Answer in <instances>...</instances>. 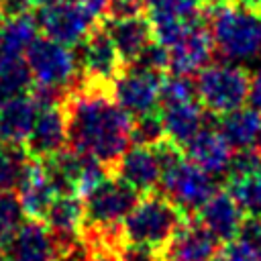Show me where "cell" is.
<instances>
[{
  "mask_svg": "<svg viewBox=\"0 0 261 261\" xmlns=\"http://www.w3.org/2000/svg\"><path fill=\"white\" fill-rule=\"evenodd\" d=\"M22 208L18 204V198H14L10 192L0 194V249L10 239V234L18 228L22 218Z\"/></svg>",
  "mask_w": 261,
  "mask_h": 261,
  "instance_id": "31",
  "label": "cell"
},
{
  "mask_svg": "<svg viewBox=\"0 0 261 261\" xmlns=\"http://www.w3.org/2000/svg\"><path fill=\"white\" fill-rule=\"evenodd\" d=\"M67 145V118L63 104L39 108L35 126L27 139V151L35 159L57 155Z\"/></svg>",
  "mask_w": 261,
  "mask_h": 261,
  "instance_id": "16",
  "label": "cell"
},
{
  "mask_svg": "<svg viewBox=\"0 0 261 261\" xmlns=\"http://www.w3.org/2000/svg\"><path fill=\"white\" fill-rule=\"evenodd\" d=\"M145 16L153 27L155 41L165 49L188 29L208 18L202 0H147Z\"/></svg>",
  "mask_w": 261,
  "mask_h": 261,
  "instance_id": "10",
  "label": "cell"
},
{
  "mask_svg": "<svg viewBox=\"0 0 261 261\" xmlns=\"http://www.w3.org/2000/svg\"><path fill=\"white\" fill-rule=\"evenodd\" d=\"M37 114H39V106L33 100V96L20 94L0 102V143H12V145L27 143L35 126Z\"/></svg>",
  "mask_w": 261,
  "mask_h": 261,
  "instance_id": "22",
  "label": "cell"
},
{
  "mask_svg": "<svg viewBox=\"0 0 261 261\" xmlns=\"http://www.w3.org/2000/svg\"><path fill=\"white\" fill-rule=\"evenodd\" d=\"M139 202V192L118 177H108L84 198L86 226L90 230L116 234L122 232V222Z\"/></svg>",
  "mask_w": 261,
  "mask_h": 261,
  "instance_id": "7",
  "label": "cell"
},
{
  "mask_svg": "<svg viewBox=\"0 0 261 261\" xmlns=\"http://www.w3.org/2000/svg\"><path fill=\"white\" fill-rule=\"evenodd\" d=\"M163 73L139 63L124 65L110 84V94L116 104L133 118L159 110Z\"/></svg>",
  "mask_w": 261,
  "mask_h": 261,
  "instance_id": "8",
  "label": "cell"
},
{
  "mask_svg": "<svg viewBox=\"0 0 261 261\" xmlns=\"http://www.w3.org/2000/svg\"><path fill=\"white\" fill-rule=\"evenodd\" d=\"M188 100H196L194 77L177 75V73L163 75V80H161V94H159V106L188 102Z\"/></svg>",
  "mask_w": 261,
  "mask_h": 261,
  "instance_id": "29",
  "label": "cell"
},
{
  "mask_svg": "<svg viewBox=\"0 0 261 261\" xmlns=\"http://www.w3.org/2000/svg\"><path fill=\"white\" fill-rule=\"evenodd\" d=\"M67 143L104 163L110 173L133 143V116L110 94V86L82 80L63 102Z\"/></svg>",
  "mask_w": 261,
  "mask_h": 261,
  "instance_id": "1",
  "label": "cell"
},
{
  "mask_svg": "<svg viewBox=\"0 0 261 261\" xmlns=\"http://www.w3.org/2000/svg\"><path fill=\"white\" fill-rule=\"evenodd\" d=\"M86 8H90L96 16H102V14H106L108 12V4H110V0H80Z\"/></svg>",
  "mask_w": 261,
  "mask_h": 261,
  "instance_id": "39",
  "label": "cell"
},
{
  "mask_svg": "<svg viewBox=\"0 0 261 261\" xmlns=\"http://www.w3.org/2000/svg\"><path fill=\"white\" fill-rule=\"evenodd\" d=\"M212 53L214 41L208 24H194L167 47V71L194 77L202 67L210 63Z\"/></svg>",
  "mask_w": 261,
  "mask_h": 261,
  "instance_id": "12",
  "label": "cell"
},
{
  "mask_svg": "<svg viewBox=\"0 0 261 261\" xmlns=\"http://www.w3.org/2000/svg\"><path fill=\"white\" fill-rule=\"evenodd\" d=\"M216 261H259V257L247 243L234 239L230 243H224V247H220Z\"/></svg>",
  "mask_w": 261,
  "mask_h": 261,
  "instance_id": "33",
  "label": "cell"
},
{
  "mask_svg": "<svg viewBox=\"0 0 261 261\" xmlns=\"http://www.w3.org/2000/svg\"><path fill=\"white\" fill-rule=\"evenodd\" d=\"M243 243H247L259 257L261 261V218H255V216H245L243 220V226H241V232L239 237Z\"/></svg>",
  "mask_w": 261,
  "mask_h": 261,
  "instance_id": "34",
  "label": "cell"
},
{
  "mask_svg": "<svg viewBox=\"0 0 261 261\" xmlns=\"http://www.w3.org/2000/svg\"><path fill=\"white\" fill-rule=\"evenodd\" d=\"M196 220L218 243H230L241 232L245 212L226 190H216L196 212Z\"/></svg>",
  "mask_w": 261,
  "mask_h": 261,
  "instance_id": "15",
  "label": "cell"
},
{
  "mask_svg": "<svg viewBox=\"0 0 261 261\" xmlns=\"http://www.w3.org/2000/svg\"><path fill=\"white\" fill-rule=\"evenodd\" d=\"M2 251L8 261H57L59 243L45 222L29 218L18 224Z\"/></svg>",
  "mask_w": 261,
  "mask_h": 261,
  "instance_id": "13",
  "label": "cell"
},
{
  "mask_svg": "<svg viewBox=\"0 0 261 261\" xmlns=\"http://www.w3.org/2000/svg\"><path fill=\"white\" fill-rule=\"evenodd\" d=\"M194 84L198 102L208 112L222 116L230 110L241 108L247 102L251 75L243 65L222 61L202 67L196 73Z\"/></svg>",
  "mask_w": 261,
  "mask_h": 261,
  "instance_id": "4",
  "label": "cell"
},
{
  "mask_svg": "<svg viewBox=\"0 0 261 261\" xmlns=\"http://www.w3.org/2000/svg\"><path fill=\"white\" fill-rule=\"evenodd\" d=\"M184 153L192 163H196L214 177V175H226L232 157V147L226 143V139L218 128L202 126L194 135V139L184 147Z\"/></svg>",
  "mask_w": 261,
  "mask_h": 261,
  "instance_id": "19",
  "label": "cell"
},
{
  "mask_svg": "<svg viewBox=\"0 0 261 261\" xmlns=\"http://www.w3.org/2000/svg\"><path fill=\"white\" fill-rule=\"evenodd\" d=\"M57 190L53 188L43 163L39 159H33V165L24 177V181L20 184L18 188V204L22 208V212L29 216V218H35V220H43L47 208L51 206V202L55 200Z\"/></svg>",
  "mask_w": 261,
  "mask_h": 261,
  "instance_id": "23",
  "label": "cell"
},
{
  "mask_svg": "<svg viewBox=\"0 0 261 261\" xmlns=\"http://www.w3.org/2000/svg\"><path fill=\"white\" fill-rule=\"evenodd\" d=\"M31 71L24 59L0 57V102L20 96L31 86Z\"/></svg>",
  "mask_w": 261,
  "mask_h": 261,
  "instance_id": "27",
  "label": "cell"
},
{
  "mask_svg": "<svg viewBox=\"0 0 261 261\" xmlns=\"http://www.w3.org/2000/svg\"><path fill=\"white\" fill-rule=\"evenodd\" d=\"M224 190L237 200L245 216L261 218V175L226 179Z\"/></svg>",
  "mask_w": 261,
  "mask_h": 261,
  "instance_id": "28",
  "label": "cell"
},
{
  "mask_svg": "<svg viewBox=\"0 0 261 261\" xmlns=\"http://www.w3.org/2000/svg\"><path fill=\"white\" fill-rule=\"evenodd\" d=\"M4 18H6V14H4V8H2V4H0V24H2Z\"/></svg>",
  "mask_w": 261,
  "mask_h": 261,
  "instance_id": "44",
  "label": "cell"
},
{
  "mask_svg": "<svg viewBox=\"0 0 261 261\" xmlns=\"http://www.w3.org/2000/svg\"><path fill=\"white\" fill-rule=\"evenodd\" d=\"M251 175H261V155L253 147L239 149L230 157L226 179H239V177H251Z\"/></svg>",
  "mask_w": 261,
  "mask_h": 261,
  "instance_id": "32",
  "label": "cell"
},
{
  "mask_svg": "<svg viewBox=\"0 0 261 261\" xmlns=\"http://www.w3.org/2000/svg\"><path fill=\"white\" fill-rule=\"evenodd\" d=\"M96 14L80 0H61L49 6H41L37 20L45 37L63 43L67 47L80 45L98 24Z\"/></svg>",
  "mask_w": 261,
  "mask_h": 261,
  "instance_id": "9",
  "label": "cell"
},
{
  "mask_svg": "<svg viewBox=\"0 0 261 261\" xmlns=\"http://www.w3.org/2000/svg\"><path fill=\"white\" fill-rule=\"evenodd\" d=\"M39 20L31 12L6 16L0 24V57L24 59L31 45L39 39Z\"/></svg>",
  "mask_w": 261,
  "mask_h": 261,
  "instance_id": "24",
  "label": "cell"
},
{
  "mask_svg": "<svg viewBox=\"0 0 261 261\" xmlns=\"http://www.w3.org/2000/svg\"><path fill=\"white\" fill-rule=\"evenodd\" d=\"M188 218L190 216H186L169 198L155 190L143 194V198H139L135 208L128 212L122 222V237L124 243L161 253Z\"/></svg>",
  "mask_w": 261,
  "mask_h": 261,
  "instance_id": "3",
  "label": "cell"
},
{
  "mask_svg": "<svg viewBox=\"0 0 261 261\" xmlns=\"http://www.w3.org/2000/svg\"><path fill=\"white\" fill-rule=\"evenodd\" d=\"M118 257L120 261H159L157 253H153L151 249L133 245V243H124L118 249Z\"/></svg>",
  "mask_w": 261,
  "mask_h": 261,
  "instance_id": "36",
  "label": "cell"
},
{
  "mask_svg": "<svg viewBox=\"0 0 261 261\" xmlns=\"http://www.w3.org/2000/svg\"><path fill=\"white\" fill-rule=\"evenodd\" d=\"M130 137H133L135 145H143V147H155L161 141H165V130H163L159 110L133 118V135Z\"/></svg>",
  "mask_w": 261,
  "mask_h": 261,
  "instance_id": "30",
  "label": "cell"
},
{
  "mask_svg": "<svg viewBox=\"0 0 261 261\" xmlns=\"http://www.w3.org/2000/svg\"><path fill=\"white\" fill-rule=\"evenodd\" d=\"M90 261H120V257H118L116 249H110V247H90Z\"/></svg>",
  "mask_w": 261,
  "mask_h": 261,
  "instance_id": "38",
  "label": "cell"
},
{
  "mask_svg": "<svg viewBox=\"0 0 261 261\" xmlns=\"http://www.w3.org/2000/svg\"><path fill=\"white\" fill-rule=\"evenodd\" d=\"M159 192L169 198L186 216H192L216 192V184L210 173L192 163L184 153L175 161L161 167Z\"/></svg>",
  "mask_w": 261,
  "mask_h": 261,
  "instance_id": "6",
  "label": "cell"
},
{
  "mask_svg": "<svg viewBox=\"0 0 261 261\" xmlns=\"http://www.w3.org/2000/svg\"><path fill=\"white\" fill-rule=\"evenodd\" d=\"M259 12H261V10H259Z\"/></svg>",
  "mask_w": 261,
  "mask_h": 261,
  "instance_id": "46",
  "label": "cell"
},
{
  "mask_svg": "<svg viewBox=\"0 0 261 261\" xmlns=\"http://www.w3.org/2000/svg\"><path fill=\"white\" fill-rule=\"evenodd\" d=\"M77 61L82 80L110 86L118 71L124 67L110 35L102 24H96L94 31L77 45Z\"/></svg>",
  "mask_w": 261,
  "mask_h": 261,
  "instance_id": "11",
  "label": "cell"
},
{
  "mask_svg": "<svg viewBox=\"0 0 261 261\" xmlns=\"http://www.w3.org/2000/svg\"><path fill=\"white\" fill-rule=\"evenodd\" d=\"M112 173L143 196L159 188L161 163L153 147L135 145V147H128V151L120 157Z\"/></svg>",
  "mask_w": 261,
  "mask_h": 261,
  "instance_id": "18",
  "label": "cell"
},
{
  "mask_svg": "<svg viewBox=\"0 0 261 261\" xmlns=\"http://www.w3.org/2000/svg\"><path fill=\"white\" fill-rule=\"evenodd\" d=\"M159 116L163 122L165 139L179 149H184L204 126V106L196 100L159 106Z\"/></svg>",
  "mask_w": 261,
  "mask_h": 261,
  "instance_id": "21",
  "label": "cell"
},
{
  "mask_svg": "<svg viewBox=\"0 0 261 261\" xmlns=\"http://www.w3.org/2000/svg\"><path fill=\"white\" fill-rule=\"evenodd\" d=\"M55 2H61V0H31V4L35 6H49V4H55Z\"/></svg>",
  "mask_w": 261,
  "mask_h": 261,
  "instance_id": "42",
  "label": "cell"
},
{
  "mask_svg": "<svg viewBox=\"0 0 261 261\" xmlns=\"http://www.w3.org/2000/svg\"><path fill=\"white\" fill-rule=\"evenodd\" d=\"M204 2V8L210 10V8H216V6H222V4H230L232 0H202Z\"/></svg>",
  "mask_w": 261,
  "mask_h": 261,
  "instance_id": "40",
  "label": "cell"
},
{
  "mask_svg": "<svg viewBox=\"0 0 261 261\" xmlns=\"http://www.w3.org/2000/svg\"><path fill=\"white\" fill-rule=\"evenodd\" d=\"M255 149H257V153L261 155V130H259V135H257V141H255Z\"/></svg>",
  "mask_w": 261,
  "mask_h": 261,
  "instance_id": "43",
  "label": "cell"
},
{
  "mask_svg": "<svg viewBox=\"0 0 261 261\" xmlns=\"http://www.w3.org/2000/svg\"><path fill=\"white\" fill-rule=\"evenodd\" d=\"M104 29L110 35L124 65L135 63L145 53V49L151 43H155L153 27H151L149 18L143 14L108 18V20H104Z\"/></svg>",
  "mask_w": 261,
  "mask_h": 261,
  "instance_id": "17",
  "label": "cell"
},
{
  "mask_svg": "<svg viewBox=\"0 0 261 261\" xmlns=\"http://www.w3.org/2000/svg\"><path fill=\"white\" fill-rule=\"evenodd\" d=\"M145 4H147V0H110L106 14H108V18L141 14L145 10Z\"/></svg>",
  "mask_w": 261,
  "mask_h": 261,
  "instance_id": "35",
  "label": "cell"
},
{
  "mask_svg": "<svg viewBox=\"0 0 261 261\" xmlns=\"http://www.w3.org/2000/svg\"><path fill=\"white\" fill-rule=\"evenodd\" d=\"M239 4L247 6V8H253V10H261V0H237Z\"/></svg>",
  "mask_w": 261,
  "mask_h": 261,
  "instance_id": "41",
  "label": "cell"
},
{
  "mask_svg": "<svg viewBox=\"0 0 261 261\" xmlns=\"http://www.w3.org/2000/svg\"><path fill=\"white\" fill-rule=\"evenodd\" d=\"M43 220L59 245L73 243L82 239L86 226L84 200H80L77 194H59L47 208Z\"/></svg>",
  "mask_w": 261,
  "mask_h": 261,
  "instance_id": "20",
  "label": "cell"
},
{
  "mask_svg": "<svg viewBox=\"0 0 261 261\" xmlns=\"http://www.w3.org/2000/svg\"><path fill=\"white\" fill-rule=\"evenodd\" d=\"M218 251L220 243L198 220L188 218L157 257L159 261H216Z\"/></svg>",
  "mask_w": 261,
  "mask_h": 261,
  "instance_id": "14",
  "label": "cell"
},
{
  "mask_svg": "<svg viewBox=\"0 0 261 261\" xmlns=\"http://www.w3.org/2000/svg\"><path fill=\"white\" fill-rule=\"evenodd\" d=\"M226 143L239 151V149H249L255 145L257 135L261 130V114L255 108H237L220 116L218 126H216Z\"/></svg>",
  "mask_w": 261,
  "mask_h": 261,
  "instance_id": "25",
  "label": "cell"
},
{
  "mask_svg": "<svg viewBox=\"0 0 261 261\" xmlns=\"http://www.w3.org/2000/svg\"><path fill=\"white\" fill-rule=\"evenodd\" d=\"M24 61L31 77L41 88H51L69 96L82 82L77 53L49 37L37 39L27 51Z\"/></svg>",
  "mask_w": 261,
  "mask_h": 261,
  "instance_id": "5",
  "label": "cell"
},
{
  "mask_svg": "<svg viewBox=\"0 0 261 261\" xmlns=\"http://www.w3.org/2000/svg\"><path fill=\"white\" fill-rule=\"evenodd\" d=\"M249 104L251 108H255L257 112H261V67L253 71L251 75V84H249Z\"/></svg>",
  "mask_w": 261,
  "mask_h": 261,
  "instance_id": "37",
  "label": "cell"
},
{
  "mask_svg": "<svg viewBox=\"0 0 261 261\" xmlns=\"http://www.w3.org/2000/svg\"><path fill=\"white\" fill-rule=\"evenodd\" d=\"M214 51L224 61H251L261 55V12L239 2L206 10Z\"/></svg>",
  "mask_w": 261,
  "mask_h": 261,
  "instance_id": "2",
  "label": "cell"
},
{
  "mask_svg": "<svg viewBox=\"0 0 261 261\" xmlns=\"http://www.w3.org/2000/svg\"><path fill=\"white\" fill-rule=\"evenodd\" d=\"M0 261H2V255H0Z\"/></svg>",
  "mask_w": 261,
  "mask_h": 261,
  "instance_id": "45",
  "label": "cell"
},
{
  "mask_svg": "<svg viewBox=\"0 0 261 261\" xmlns=\"http://www.w3.org/2000/svg\"><path fill=\"white\" fill-rule=\"evenodd\" d=\"M33 159L35 157H31L27 147L0 143V190L2 192L18 190L33 165Z\"/></svg>",
  "mask_w": 261,
  "mask_h": 261,
  "instance_id": "26",
  "label": "cell"
}]
</instances>
